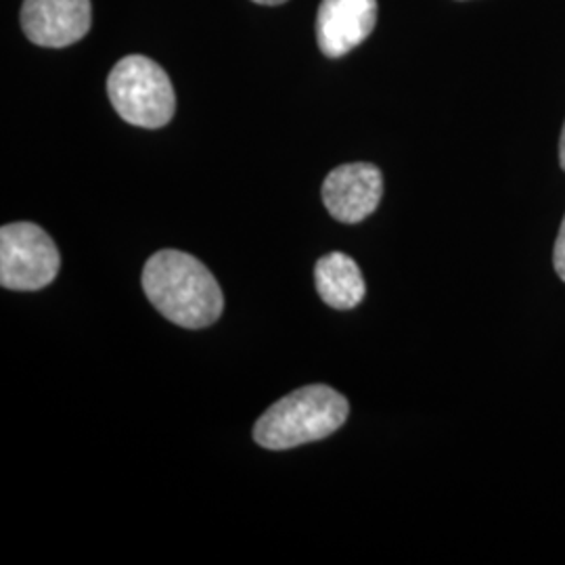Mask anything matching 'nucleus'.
<instances>
[{"mask_svg": "<svg viewBox=\"0 0 565 565\" xmlns=\"http://www.w3.org/2000/svg\"><path fill=\"white\" fill-rule=\"evenodd\" d=\"M107 95L121 120L141 128H162L177 111V97L168 74L156 61L128 55L107 78Z\"/></svg>", "mask_w": 565, "mask_h": 565, "instance_id": "7ed1b4c3", "label": "nucleus"}, {"mask_svg": "<svg viewBox=\"0 0 565 565\" xmlns=\"http://www.w3.org/2000/svg\"><path fill=\"white\" fill-rule=\"evenodd\" d=\"M60 249L39 224L13 223L0 228V285L13 291H36L55 281Z\"/></svg>", "mask_w": 565, "mask_h": 565, "instance_id": "20e7f679", "label": "nucleus"}, {"mask_svg": "<svg viewBox=\"0 0 565 565\" xmlns=\"http://www.w3.org/2000/svg\"><path fill=\"white\" fill-rule=\"evenodd\" d=\"M93 25L90 0H23L21 28L28 41L63 49L82 41Z\"/></svg>", "mask_w": 565, "mask_h": 565, "instance_id": "423d86ee", "label": "nucleus"}, {"mask_svg": "<svg viewBox=\"0 0 565 565\" xmlns=\"http://www.w3.org/2000/svg\"><path fill=\"white\" fill-rule=\"evenodd\" d=\"M553 264H555V273L559 275V279L565 281V216L557 242H555V252H553Z\"/></svg>", "mask_w": 565, "mask_h": 565, "instance_id": "1a4fd4ad", "label": "nucleus"}, {"mask_svg": "<svg viewBox=\"0 0 565 565\" xmlns=\"http://www.w3.org/2000/svg\"><path fill=\"white\" fill-rule=\"evenodd\" d=\"M377 23V0H323L317 13V42L338 60L363 44Z\"/></svg>", "mask_w": 565, "mask_h": 565, "instance_id": "0eeeda50", "label": "nucleus"}, {"mask_svg": "<svg viewBox=\"0 0 565 565\" xmlns=\"http://www.w3.org/2000/svg\"><path fill=\"white\" fill-rule=\"evenodd\" d=\"M315 282L321 300L335 310H350L359 306L366 294L359 264L342 252L327 254L317 263Z\"/></svg>", "mask_w": 565, "mask_h": 565, "instance_id": "6e6552de", "label": "nucleus"}, {"mask_svg": "<svg viewBox=\"0 0 565 565\" xmlns=\"http://www.w3.org/2000/svg\"><path fill=\"white\" fill-rule=\"evenodd\" d=\"M559 162H562V168L565 170V126L562 130V141H559Z\"/></svg>", "mask_w": 565, "mask_h": 565, "instance_id": "9d476101", "label": "nucleus"}, {"mask_svg": "<svg viewBox=\"0 0 565 565\" xmlns=\"http://www.w3.org/2000/svg\"><path fill=\"white\" fill-rule=\"evenodd\" d=\"M142 289L147 300L170 323L184 329H203L223 315V289L216 277L198 258L162 249L142 268Z\"/></svg>", "mask_w": 565, "mask_h": 565, "instance_id": "f257e3e1", "label": "nucleus"}, {"mask_svg": "<svg viewBox=\"0 0 565 565\" xmlns=\"http://www.w3.org/2000/svg\"><path fill=\"white\" fill-rule=\"evenodd\" d=\"M384 195V179L373 163H343L329 172L323 182L327 212L345 224L363 223Z\"/></svg>", "mask_w": 565, "mask_h": 565, "instance_id": "39448f33", "label": "nucleus"}, {"mask_svg": "<svg viewBox=\"0 0 565 565\" xmlns=\"http://www.w3.org/2000/svg\"><path fill=\"white\" fill-rule=\"evenodd\" d=\"M252 2H258V4H266V7H275V4H282L287 0H252Z\"/></svg>", "mask_w": 565, "mask_h": 565, "instance_id": "9b49d317", "label": "nucleus"}, {"mask_svg": "<svg viewBox=\"0 0 565 565\" xmlns=\"http://www.w3.org/2000/svg\"><path fill=\"white\" fill-rule=\"evenodd\" d=\"M350 404L329 385H306L273 404L254 427L256 445L287 450L323 440L348 419Z\"/></svg>", "mask_w": 565, "mask_h": 565, "instance_id": "f03ea898", "label": "nucleus"}]
</instances>
